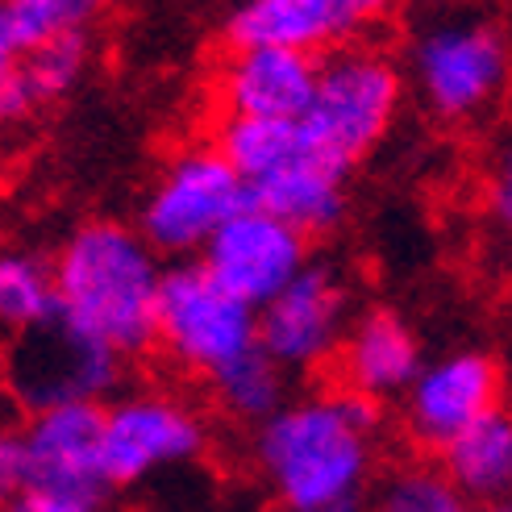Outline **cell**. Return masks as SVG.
Instances as JSON below:
<instances>
[{"instance_id": "cell-28", "label": "cell", "mask_w": 512, "mask_h": 512, "mask_svg": "<svg viewBox=\"0 0 512 512\" xmlns=\"http://www.w3.org/2000/svg\"><path fill=\"white\" fill-rule=\"evenodd\" d=\"M483 512H512V500H504V504H488Z\"/></svg>"}, {"instance_id": "cell-10", "label": "cell", "mask_w": 512, "mask_h": 512, "mask_svg": "<svg viewBox=\"0 0 512 512\" xmlns=\"http://www.w3.org/2000/svg\"><path fill=\"white\" fill-rule=\"evenodd\" d=\"M225 292L246 300L250 309H263L271 296L284 292L292 279L309 267V238L296 234L292 225L263 213L259 204H246L242 213L229 217L213 242L196 259Z\"/></svg>"}, {"instance_id": "cell-12", "label": "cell", "mask_w": 512, "mask_h": 512, "mask_svg": "<svg viewBox=\"0 0 512 512\" xmlns=\"http://www.w3.org/2000/svg\"><path fill=\"white\" fill-rule=\"evenodd\" d=\"M400 400L408 433L421 446L442 450L463 429L500 408V371L488 354L454 350L425 363Z\"/></svg>"}, {"instance_id": "cell-4", "label": "cell", "mask_w": 512, "mask_h": 512, "mask_svg": "<svg viewBox=\"0 0 512 512\" xmlns=\"http://www.w3.org/2000/svg\"><path fill=\"white\" fill-rule=\"evenodd\" d=\"M155 346L175 371L209 383L242 354L259 350V309L225 292L196 259L163 271Z\"/></svg>"}, {"instance_id": "cell-8", "label": "cell", "mask_w": 512, "mask_h": 512, "mask_svg": "<svg viewBox=\"0 0 512 512\" xmlns=\"http://www.w3.org/2000/svg\"><path fill=\"white\" fill-rule=\"evenodd\" d=\"M121 367L125 358L75 334L59 317L30 334H17L5 354L9 392L30 413L59 404H109L121 383Z\"/></svg>"}, {"instance_id": "cell-16", "label": "cell", "mask_w": 512, "mask_h": 512, "mask_svg": "<svg viewBox=\"0 0 512 512\" xmlns=\"http://www.w3.org/2000/svg\"><path fill=\"white\" fill-rule=\"evenodd\" d=\"M246 192H250V204H259L263 213L279 217L304 238L334 229L346 213V171L338 163H329L313 142L304 155L271 171L259 184H250Z\"/></svg>"}, {"instance_id": "cell-22", "label": "cell", "mask_w": 512, "mask_h": 512, "mask_svg": "<svg viewBox=\"0 0 512 512\" xmlns=\"http://www.w3.org/2000/svg\"><path fill=\"white\" fill-rule=\"evenodd\" d=\"M88 63H92L88 34L46 42V46L30 50V55H21V80H25V92H30V100H34V109L50 105V100H63L88 75Z\"/></svg>"}, {"instance_id": "cell-15", "label": "cell", "mask_w": 512, "mask_h": 512, "mask_svg": "<svg viewBox=\"0 0 512 512\" xmlns=\"http://www.w3.org/2000/svg\"><path fill=\"white\" fill-rule=\"evenodd\" d=\"M334 363L342 375V392L379 404V400L404 396L408 383L425 367V358H421V342L413 334V325L400 313L371 309L350 321Z\"/></svg>"}, {"instance_id": "cell-7", "label": "cell", "mask_w": 512, "mask_h": 512, "mask_svg": "<svg viewBox=\"0 0 512 512\" xmlns=\"http://www.w3.org/2000/svg\"><path fill=\"white\" fill-rule=\"evenodd\" d=\"M512 67L508 34L479 17L438 21L413 46V80L425 105L446 121H467L500 96Z\"/></svg>"}, {"instance_id": "cell-20", "label": "cell", "mask_w": 512, "mask_h": 512, "mask_svg": "<svg viewBox=\"0 0 512 512\" xmlns=\"http://www.w3.org/2000/svg\"><path fill=\"white\" fill-rule=\"evenodd\" d=\"M55 317V267L34 250H0V325L9 334H30Z\"/></svg>"}, {"instance_id": "cell-21", "label": "cell", "mask_w": 512, "mask_h": 512, "mask_svg": "<svg viewBox=\"0 0 512 512\" xmlns=\"http://www.w3.org/2000/svg\"><path fill=\"white\" fill-rule=\"evenodd\" d=\"M209 392L225 417H238L246 425H263L279 404L288 400V371L259 346L229 363L221 375L209 379Z\"/></svg>"}, {"instance_id": "cell-1", "label": "cell", "mask_w": 512, "mask_h": 512, "mask_svg": "<svg viewBox=\"0 0 512 512\" xmlns=\"http://www.w3.org/2000/svg\"><path fill=\"white\" fill-rule=\"evenodd\" d=\"M250 458L275 512H371L379 492L375 404L350 392L284 400L254 425Z\"/></svg>"}, {"instance_id": "cell-13", "label": "cell", "mask_w": 512, "mask_h": 512, "mask_svg": "<svg viewBox=\"0 0 512 512\" xmlns=\"http://www.w3.org/2000/svg\"><path fill=\"white\" fill-rule=\"evenodd\" d=\"M21 433L30 450V492L84 500H100L109 492L100 467V404L42 408L30 413Z\"/></svg>"}, {"instance_id": "cell-26", "label": "cell", "mask_w": 512, "mask_h": 512, "mask_svg": "<svg viewBox=\"0 0 512 512\" xmlns=\"http://www.w3.org/2000/svg\"><path fill=\"white\" fill-rule=\"evenodd\" d=\"M0 512H113L100 500H84V496H42V492H25L9 504H0Z\"/></svg>"}, {"instance_id": "cell-11", "label": "cell", "mask_w": 512, "mask_h": 512, "mask_svg": "<svg viewBox=\"0 0 512 512\" xmlns=\"http://www.w3.org/2000/svg\"><path fill=\"white\" fill-rule=\"evenodd\" d=\"M392 0H238L229 9V46H284L300 55H334L388 17Z\"/></svg>"}, {"instance_id": "cell-19", "label": "cell", "mask_w": 512, "mask_h": 512, "mask_svg": "<svg viewBox=\"0 0 512 512\" xmlns=\"http://www.w3.org/2000/svg\"><path fill=\"white\" fill-rule=\"evenodd\" d=\"M109 0H5L0 5V46L13 55H30V50L59 42V38H84Z\"/></svg>"}, {"instance_id": "cell-18", "label": "cell", "mask_w": 512, "mask_h": 512, "mask_svg": "<svg viewBox=\"0 0 512 512\" xmlns=\"http://www.w3.org/2000/svg\"><path fill=\"white\" fill-rule=\"evenodd\" d=\"M221 159L242 175V184H259L271 171L292 163L296 155L309 150L300 121H267V117H221L217 121V142Z\"/></svg>"}, {"instance_id": "cell-25", "label": "cell", "mask_w": 512, "mask_h": 512, "mask_svg": "<svg viewBox=\"0 0 512 512\" xmlns=\"http://www.w3.org/2000/svg\"><path fill=\"white\" fill-rule=\"evenodd\" d=\"M30 109H34V100H30L25 80H21V59L9 46H0V130L17 125Z\"/></svg>"}, {"instance_id": "cell-14", "label": "cell", "mask_w": 512, "mask_h": 512, "mask_svg": "<svg viewBox=\"0 0 512 512\" xmlns=\"http://www.w3.org/2000/svg\"><path fill=\"white\" fill-rule=\"evenodd\" d=\"M317 84V59L284 46H229L217 67L221 117L300 121Z\"/></svg>"}, {"instance_id": "cell-27", "label": "cell", "mask_w": 512, "mask_h": 512, "mask_svg": "<svg viewBox=\"0 0 512 512\" xmlns=\"http://www.w3.org/2000/svg\"><path fill=\"white\" fill-rule=\"evenodd\" d=\"M488 209L496 217V225H504L512 234V146L500 150V159L492 163L488 175Z\"/></svg>"}, {"instance_id": "cell-23", "label": "cell", "mask_w": 512, "mask_h": 512, "mask_svg": "<svg viewBox=\"0 0 512 512\" xmlns=\"http://www.w3.org/2000/svg\"><path fill=\"white\" fill-rule=\"evenodd\" d=\"M371 512H471V500L454 492L442 471H396L371 500Z\"/></svg>"}, {"instance_id": "cell-17", "label": "cell", "mask_w": 512, "mask_h": 512, "mask_svg": "<svg viewBox=\"0 0 512 512\" xmlns=\"http://www.w3.org/2000/svg\"><path fill=\"white\" fill-rule=\"evenodd\" d=\"M442 475L471 504L512 500V413L496 408L442 446Z\"/></svg>"}, {"instance_id": "cell-3", "label": "cell", "mask_w": 512, "mask_h": 512, "mask_svg": "<svg viewBox=\"0 0 512 512\" xmlns=\"http://www.w3.org/2000/svg\"><path fill=\"white\" fill-rule=\"evenodd\" d=\"M400 96H404L400 67L383 50L354 42L317 59L313 100L300 125L329 163L350 171L388 138L400 113Z\"/></svg>"}, {"instance_id": "cell-24", "label": "cell", "mask_w": 512, "mask_h": 512, "mask_svg": "<svg viewBox=\"0 0 512 512\" xmlns=\"http://www.w3.org/2000/svg\"><path fill=\"white\" fill-rule=\"evenodd\" d=\"M30 492V450L25 433L13 425H0V504Z\"/></svg>"}, {"instance_id": "cell-5", "label": "cell", "mask_w": 512, "mask_h": 512, "mask_svg": "<svg viewBox=\"0 0 512 512\" xmlns=\"http://www.w3.org/2000/svg\"><path fill=\"white\" fill-rule=\"evenodd\" d=\"M250 192L242 175L221 159L217 146H192L179 150L155 175L142 213L138 234L159 250V259H200V250L213 242L217 229L242 213Z\"/></svg>"}, {"instance_id": "cell-2", "label": "cell", "mask_w": 512, "mask_h": 512, "mask_svg": "<svg viewBox=\"0 0 512 512\" xmlns=\"http://www.w3.org/2000/svg\"><path fill=\"white\" fill-rule=\"evenodd\" d=\"M50 267L59 321L67 329L117 358L155 346V309L167 267L138 229L121 221H88L71 229Z\"/></svg>"}, {"instance_id": "cell-9", "label": "cell", "mask_w": 512, "mask_h": 512, "mask_svg": "<svg viewBox=\"0 0 512 512\" xmlns=\"http://www.w3.org/2000/svg\"><path fill=\"white\" fill-rule=\"evenodd\" d=\"M350 321V288L342 271L329 263H309L259 309V346L288 375L317 371L338 354Z\"/></svg>"}, {"instance_id": "cell-29", "label": "cell", "mask_w": 512, "mask_h": 512, "mask_svg": "<svg viewBox=\"0 0 512 512\" xmlns=\"http://www.w3.org/2000/svg\"><path fill=\"white\" fill-rule=\"evenodd\" d=\"M0 5H5V0H0Z\"/></svg>"}, {"instance_id": "cell-6", "label": "cell", "mask_w": 512, "mask_h": 512, "mask_svg": "<svg viewBox=\"0 0 512 512\" xmlns=\"http://www.w3.org/2000/svg\"><path fill=\"white\" fill-rule=\"evenodd\" d=\"M209 450L200 408L175 392L142 388L100 404V467L105 488H138L163 471L192 467Z\"/></svg>"}]
</instances>
